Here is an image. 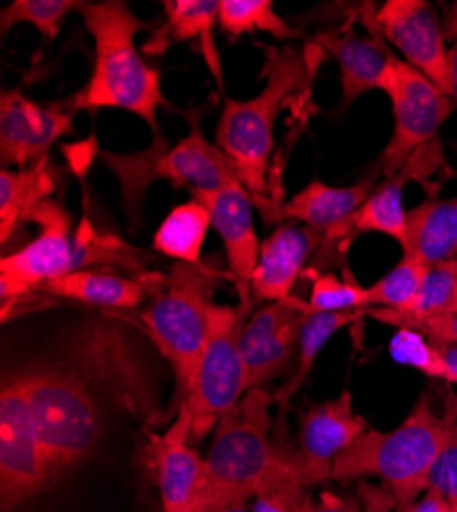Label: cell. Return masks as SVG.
I'll list each match as a JSON object with an SVG mask.
<instances>
[{
	"mask_svg": "<svg viewBox=\"0 0 457 512\" xmlns=\"http://www.w3.org/2000/svg\"><path fill=\"white\" fill-rule=\"evenodd\" d=\"M273 394L248 390L244 398L216 422L210 453V492L205 512H216L248 498L308 490L296 449L285 437H273Z\"/></svg>",
	"mask_w": 457,
	"mask_h": 512,
	"instance_id": "6da1fadb",
	"label": "cell"
},
{
	"mask_svg": "<svg viewBox=\"0 0 457 512\" xmlns=\"http://www.w3.org/2000/svg\"><path fill=\"white\" fill-rule=\"evenodd\" d=\"M457 439V412L437 414L431 394H421L410 414L392 431L367 429L332 465L335 482L378 478L394 496L396 512L429 488V476L443 451Z\"/></svg>",
	"mask_w": 457,
	"mask_h": 512,
	"instance_id": "7a4b0ae2",
	"label": "cell"
},
{
	"mask_svg": "<svg viewBox=\"0 0 457 512\" xmlns=\"http://www.w3.org/2000/svg\"><path fill=\"white\" fill-rule=\"evenodd\" d=\"M78 13L95 41V62L89 82L70 99L72 109H123L160 132L156 111L171 105L162 95V74L146 64L134 41L154 27L123 0L82 3Z\"/></svg>",
	"mask_w": 457,
	"mask_h": 512,
	"instance_id": "3957f363",
	"label": "cell"
},
{
	"mask_svg": "<svg viewBox=\"0 0 457 512\" xmlns=\"http://www.w3.org/2000/svg\"><path fill=\"white\" fill-rule=\"evenodd\" d=\"M265 50V87L251 101H224L216 127V146L234 164L240 183L265 209L269 166L275 148L279 111L310 84L314 68L296 48L261 46Z\"/></svg>",
	"mask_w": 457,
	"mask_h": 512,
	"instance_id": "277c9868",
	"label": "cell"
},
{
	"mask_svg": "<svg viewBox=\"0 0 457 512\" xmlns=\"http://www.w3.org/2000/svg\"><path fill=\"white\" fill-rule=\"evenodd\" d=\"M207 105L210 103L181 111L189 121V134L177 146H171L162 132H156L150 148L144 152L117 154L101 150L103 164L119 181L123 211L132 228H138L146 191L158 179L191 193L218 191L240 181L230 158L203 136L201 119Z\"/></svg>",
	"mask_w": 457,
	"mask_h": 512,
	"instance_id": "5b68a950",
	"label": "cell"
},
{
	"mask_svg": "<svg viewBox=\"0 0 457 512\" xmlns=\"http://www.w3.org/2000/svg\"><path fill=\"white\" fill-rule=\"evenodd\" d=\"M224 279L230 281L228 271L210 263H175L140 316L152 343L173 367L177 408L191 394L210 336L214 293Z\"/></svg>",
	"mask_w": 457,
	"mask_h": 512,
	"instance_id": "8992f818",
	"label": "cell"
},
{
	"mask_svg": "<svg viewBox=\"0 0 457 512\" xmlns=\"http://www.w3.org/2000/svg\"><path fill=\"white\" fill-rule=\"evenodd\" d=\"M15 373L58 482L97 447L103 431L99 400L89 383L66 365H27Z\"/></svg>",
	"mask_w": 457,
	"mask_h": 512,
	"instance_id": "52a82bcc",
	"label": "cell"
},
{
	"mask_svg": "<svg viewBox=\"0 0 457 512\" xmlns=\"http://www.w3.org/2000/svg\"><path fill=\"white\" fill-rule=\"evenodd\" d=\"M251 314L253 306L242 304H214L210 310V336H207L191 394L179 406L187 410L191 418V445L201 443L214 433L220 416L234 408L248 392L240 336Z\"/></svg>",
	"mask_w": 457,
	"mask_h": 512,
	"instance_id": "ba28073f",
	"label": "cell"
},
{
	"mask_svg": "<svg viewBox=\"0 0 457 512\" xmlns=\"http://www.w3.org/2000/svg\"><path fill=\"white\" fill-rule=\"evenodd\" d=\"M29 220L39 226V234L27 246L5 254L0 261L3 322L9 320L23 297L54 279L82 271L76 234H72V218L60 201L48 199L37 205Z\"/></svg>",
	"mask_w": 457,
	"mask_h": 512,
	"instance_id": "9c48e42d",
	"label": "cell"
},
{
	"mask_svg": "<svg viewBox=\"0 0 457 512\" xmlns=\"http://www.w3.org/2000/svg\"><path fill=\"white\" fill-rule=\"evenodd\" d=\"M56 484L44 443L39 439L27 394L15 371L0 392V506L15 512Z\"/></svg>",
	"mask_w": 457,
	"mask_h": 512,
	"instance_id": "30bf717a",
	"label": "cell"
},
{
	"mask_svg": "<svg viewBox=\"0 0 457 512\" xmlns=\"http://www.w3.org/2000/svg\"><path fill=\"white\" fill-rule=\"evenodd\" d=\"M380 91L388 95L394 111V132L378 160L388 179L400 173L412 154L435 142L455 105L437 84L398 56L390 58Z\"/></svg>",
	"mask_w": 457,
	"mask_h": 512,
	"instance_id": "8fae6325",
	"label": "cell"
},
{
	"mask_svg": "<svg viewBox=\"0 0 457 512\" xmlns=\"http://www.w3.org/2000/svg\"><path fill=\"white\" fill-rule=\"evenodd\" d=\"M191 418L179 408L162 435L150 437V457L160 492V512H205L210 472L189 441Z\"/></svg>",
	"mask_w": 457,
	"mask_h": 512,
	"instance_id": "7c38bea8",
	"label": "cell"
},
{
	"mask_svg": "<svg viewBox=\"0 0 457 512\" xmlns=\"http://www.w3.org/2000/svg\"><path fill=\"white\" fill-rule=\"evenodd\" d=\"M68 103L39 105L21 91L0 93V164L29 168L48 158L50 148L74 134V109Z\"/></svg>",
	"mask_w": 457,
	"mask_h": 512,
	"instance_id": "4fadbf2b",
	"label": "cell"
},
{
	"mask_svg": "<svg viewBox=\"0 0 457 512\" xmlns=\"http://www.w3.org/2000/svg\"><path fill=\"white\" fill-rule=\"evenodd\" d=\"M210 211L212 228L218 232L228 263V277L242 306H253V275L259 263V236L253 220V195L236 181L218 191L191 193Z\"/></svg>",
	"mask_w": 457,
	"mask_h": 512,
	"instance_id": "5bb4252c",
	"label": "cell"
},
{
	"mask_svg": "<svg viewBox=\"0 0 457 512\" xmlns=\"http://www.w3.org/2000/svg\"><path fill=\"white\" fill-rule=\"evenodd\" d=\"M378 25L414 70L449 95V50L435 7L427 0H388L378 9Z\"/></svg>",
	"mask_w": 457,
	"mask_h": 512,
	"instance_id": "9a60e30c",
	"label": "cell"
},
{
	"mask_svg": "<svg viewBox=\"0 0 457 512\" xmlns=\"http://www.w3.org/2000/svg\"><path fill=\"white\" fill-rule=\"evenodd\" d=\"M365 431L367 420L355 412L349 390L335 400L312 404L300 418L296 449L306 484L332 480L335 459Z\"/></svg>",
	"mask_w": 457,
	"mask_h": 512,
	"instance_id": "2e32d148",
	"label": "cell"
},
{
	"mask_svg": "<svg viewBox=\"0 0 457 512\" xmlns=\"http://www.w3.org/2000/svg\"><path fill=\"white\" fill-rule=\"evenodd\" d=\"M443 162L441 146L437 142L427 144L417 154L402 166V170L394 177L382 179L378 189L371 193V197L353 213L349 220L335 226L324 234V244H332L337 248H345L353 238L359 234L378 232L384 236L394 238L398 244L404 240L406 228V209H404V185L412 179H417L419 173L435 168L437 162Z\"/></svg>",
	"mask_w": 457,
	"mask_h": 512,
	"instance_id": "e0dca14e",
	"label": "cell"
},
{
	"mask_svg": "<svg viewBox=\"0 0 457 512\" xmlns=\"http://www.w3.org/2000/svg\"><path fill=\"white\" fill-rule=\"evenodd\" d=\"M314 44L330 54L341 68V105L347 109L367 91H380L388 62L394 56L388 50L382 29L363 37L343 29L316 33Z\"/></svg>",
	"mask_w": 457,
	"mask_h": 512,
	"instance_id": "ac0fdd59",
	"label": "cell"
},
{
	"mask_svg": "<svg viewBox=\"0 0 457 512\" xmlns=\"http://www.w3.org/2000/svg\"><path fill=\"white\" fill-rule=\"evenodd\" d=\"M322 244L324 234L308 226H279L261 242L259 263L253 275V300L271 304L292 297V289L304 275L308 259Z\"/></svg>",
	"mask_w": 457,
	"mask_h": 512,
	"instance_id": "d6986e66",
	"label": "cell"
},
{
	"mask_svg": "<svg viewBox=\"0 0 457 512\" xmlns=\"http://www.w3.org/2000/svg\"><path fill=\"white\" fill-rule=\"evenodd\" d=\"M162 283L164 275L156 271L123 277L109 269H87L54 279L39 287V293L109 310H134L150 302Z\"/></svg>",
	"mask_w": 457,
	"mask_h": 512,
	"instance_id": "ffe728a7",
	"label": "cell"
},
{
	"mask_svg": "<svg viewBox=\"0 0 457 512\" xmlns=\"http://www.w3.org/2000/svg\"><path fill=\"white\" fill-rule=\"evenodd\" d=\"M162 11L164 21L152 29L142 52L148 56H164L175 44H197L218 87L224 89L220 54L214 41L220 0H164Z\"/></svg>",
	"mask_w": 457,
	"mask_h": 512,
	"instance_id": "44dd1931",
	"label": "cell"
},
{
	"mask_svg": "<svg viewBox=\"0 0 457 512\" xmlns=\"http://www.w3.org/2000/svg\"><path fill=\"white\" fill-rule=\"evenodd\" d=\"M384 177L382 166L376 162L367 175L347 187H332L320 181L308 183L298 195L281 205L279 216L298 220L308 228L326 234L335 226L349 220L353 213L378 189Z\"/></svg>",
	"mask_w": 457,
	"mask_h": 512,
	"instance_id": "7402d4cb",
	"label": "cell"
},
{
	"mask_svg": "<svg viewBox=\"0 0 457 512\" xmlns=\"http://www.w3.org/2000/svg\"><path fill=\"white\" fill-rule=\"evenodd\" d=\"M402 250L427 265L457 256V197L429 199L406 211Z\"/></svg>",
	"mask_w": 457,
	"mask_h": 512,
	"instance_id": "603a6c76",
	"label": "cell"
},
{
	"mask_svg": "<svg viewBox=\"0 0 457 512\" xmlns=\"http://www.w3.org/2000/svg\"><path fill=\"white\" fill-rule=\"evenodd\" d=\"M60 173L50 156L21 170H0V242L7 244L31 211L52 199Z\"/></svg>",
	"mask_w": 457,
	"mask_h": 512,
	"instance_id": "cb8c5ba5",
	"label": "cell"
},
{
	"mask_svg": "<svg viewBox=\"0 0 457 512\" xmlns=\"http://www.w3.org/2000/svg\"><path fill=\"white\" fill-rule=\"evenodd\" d=\"M365 316V310L355 312H339V314H308L300 332V343H298V361L287 377L285 383L273 392L275 406L279 408V426H275V437H285V414L292 404V398L302 390L304 381L308 379L320 351L328 345V340L335 336L341 328H347L355 322H359Z\"/></svg>",
	"mask_w": 457,
	"mask_h": 512,
	"instance_id": "d4e9b609",
	"label": "cell"
},
{
	"mask_svg": "<svg viewBox=\"0 0 457 512\" xmlns=\"http://www.w3.org/2000/svg\"><path fill=\"white\" fill-rule=\"evenodd\" d=\"M457 312V256L451 261L431 265L425 283L414 302L402 310L367 308L365 316L376 322L400 328L410 320Z\"/></svg>",
	"mask_w": 457,
	"mask_h": 512,
	"instance_id": "484cf974",
	"label": "cell"
},
{
	"mask_svg": "<svg viewBox=\"0 0 457 512\" xmlns=\"http://www.w3.org/2000/svg\"><path fill=\"white\" fill-rule=\"evenodd\" d=\"M212 228L210 211H207L199 201L191 199L175 207L164 222L158 226L152 246L156 252L175 259L177 263L197 265L201 263V250L207 236V230Z\"/></svg>",
	"mask_w": 457,
	"mask_h": 512,
	"instance_id": "4316f807",
	"label": "cell"
},
{
	"mask_svg": "<svg viewBox=\"0 0 457 512\" xmlns=\"http://www.w3.org/2000/svg\"><path fill=\"white\" fill-rule=\"evenodd\" d=\"M220 29L230 37L263 31L275 39H300L304 33L275 13L271 0H220Z\"/></svg>",
	"mask_w": 457,
	"mask_h": 512,
	"instance_id": "83f0119b",
	"label": "cell"
},
{
	"mask_svg": "<svg viewBox=\"0 0 457 512\" xmlns=\"http://www.w3.org/2000/svg\"><path fill=\"white\" fill-rule=\"evenodd\" d=\"M302 326L304 322L289 326L273 336H267L255 345L240 347L246 367L248 390L265 388L275 375H279L289 363H292L294 355H298Z\"/></svg>",
	"mask_w": 457,
	"mask_h": 512,
	"instance_id": "f1b7e54d",
	"label": "cell"
},
{
	"mask_svg": "<svg viewBox=\"0 0 457 512\" xmlns=\"http://www.w3.org/2000/svg\"><path fill=\"white\" fill-rule=\"evenodd\" d=\"M80 0H15L0 11V33L7 37L19 23L33 25L41 35V48L60 35L68 13L80 9Z\"/></svg>",
	"mask_w": 457,
	"mask_h": 512,
	"instance_id": "f546056e",
	"label": "cell"
},
{
	"mask_svg": "<svg viewBox=\"0 0 457 512\" xmlns=\"http://www.w3.org/2000/svg\"><path fill=\"white\" fill-rule=\"evenodd\" d=\"M431 265L404 254L400 263L386 273L380 281L367 287L369 308H390L402 310L414 302L419 295Z\"/></svg>",
	"mask_w": 457,
	"mask_h": 512,
	"instance_id": "4dcf8cb0",
	"label": "cell"
},
{
	"mask_svg": "<svg viewBox=\"0 0 457 512\" xmlns=\"http://www.w3.org/2000/svg\"><path fill=\"white\" fill-rule=\"evenodd\" d=\"M312 293L304 302L306 314H339L367 310V287L355 279H341L332 273L310 271Z\"/></svg>",
	"mask_w": 457,
	"mask_h": 512,
	"instance_id": "1f68e13d",
	"label": "cell"
},
{
	"mask_svg": "<svg viewBox=\"0 0 457 512\" xmlns=\"http://www.w3.org/2000/svg\"><path fill=\"white\" fill-rule=\"evenodd\" d=\"M388 353L400 365L417 369L427 377L451 383V373L439 345H435L433 340L417 330L396 328V334L388 345Z\"/></svg>",
	"mask_w": 457,
	"mask_h": 512,
	"instance_id": "d6a6232c",
	"label": "cell"
},
{
	"mask_svg": "<svg viewBox=\"0 0 457 512\" xmlns=\"http://www.w3.org/2000/svg\"><path fill=\"white\" fill-rule=\"evenodd\" d=\"M400 328H410L425 334L435 345H457V312L437 314L421 320H410Z\"/></svg>",
	"mask_w": 457,
	"mask_h": 512,
	"instance_id": "836d02e7",
	"label": "cell"
},
{
	"mask_svg": "<svg viewBox=\"0 0 457 512\" xmlns=\"http://www.w3.org/2000/svg\"><path fill=\"white\" fill-rule=\"evenodd\" d=\"M429 488L439 490L449 502H457V439L443 451L429 476Z\"/></svg>",
	"mask_w": 457,
	"mask_h": 512,
	"instance_id": "e575fe53",
	"label": "cell"
},
{
	"mask_svg": "<svg viewBox=\"0 0 457 512\" xmlns=\"http://www.w3.org/2000/svg\"><path fill=\"white\" fill-rule=\"evenodd\" d=\"M298 512H363L359 496H341L330 490L320 492L318 500H314L310 494L300 504Z\"/></svg>",
	"mask_w": 457,
	"mask_h": 512,
	"instance_id": "d590c367",
	"label": "cell"
},
{
	"mask_svg": "<svg viewBox=\"0 0 457 512\" xmlns=\"http://www.w3.org/2000/svg\"><path fill=\"white\" fill-rule=\"evenodd\" d=\"M357 496L363 512H396V502L384 484H373L369 480L357 482Z\"/></svg>",
	"mask_w": 457,
	"mask_h": 512,
	"instance_id": "8d00e7d4",
	"label": "cell"
},
{
	"mask_svg": "<svg viewBox=\"0 0 457 512\" xmlns=\"http://www.w3.org/2000/svg\"><path fill=\"white\" fill-rule=\"evenodd\" d=\"M408 512H455L449 498H445L439 490L427 488L419 500L410 506Z\"/></svg>",
	"mask_w": 457,
	"mask_h": 512,
	"instance_id": "74e56055",
	"label": "cell"
},
{
	"mask_svg": "<svg viewBox=\"0 0 457 512\" xmlns=\"http://www.w3.org/2000/svg\"><path fill=\"white\" fill-rule=\"evenodd\" d=\"M441 27L445 41H457V0L455 3L443 5V17H441Z\"/></svg>",
	"mask_w": 457,
	"mask_h": 512,
	"instance_id": "f35d334b",
	"label": "cell"
},
{
	"mask_svg": "<svg viewBox=\"0 0 457 512\" xmlns=\"http://www.w3.org/2000/svg\"><path fill=\"white\" fill-rule=\"evenodd\" d=\"M449 84H451L449 97H451L453 105L457 107V41L449 50Z\"/></svg>",
	"mask_w": 457,
	"mask_h": 512,
	"instance_id": "ab89813d",
	"label": "cell"
},
{
	"mask_svg": "<svg viewBox=\"0 0 457 512\" xmlns=\"http://www.w3.org/2000/svg\"><path fill=\"white\" fill-rule=\"evenodd\" d=\"M439 349H441L443 359L449 367L451 383H455V386H457V345H439Z\"/></svg>",
	"mask_w": 457,
	"mask_h": 512,
	"instance_id": "60d3db41",
	"label": "cell"
},
{
	"mask_svg": "<svg viewBox=\"0 0 457 512\" xmlns=\"http://www.w3.org/2000/svg\"><path fill=\"white\" fill-rule=\"evenodd\" d=\"M216 512H253V510H248L244 504H230V506H224Z\"/></svg>",
	"mask_w": 457,
	"mask_h": 512,
	"instance_id": "b9f144b4",
	"label": "cell"
},
{
	"mask_svg": "<svg viewBox=\"0 0 457 512\" xmlns=\"http://www.w3.org/2000/svg\"><path fill=\"white\" fill-rule=\"evenodd\" d=\"M451 504H453V510L457 512V502H451Z\"/></svg>",
	"mask_w": 457,
	"mask_h": 512,
	"instance_id": "7bdbcfd3",
	"label": "cell"
},
{
	"mask_svg": "<svg viewBox=\"0 0 457 512\" xmlns=\"http://www.w3.org/2000/svg\"><path fill=\"white\" fill-rule=\"evenodd\" d=\"M453 150H455V154H457V144H453Z\"/></svg>",
	"mask_w": 457,
	"mask_h": 512,
	"instance_id": "ee69618b",
	"label": "cell"
}]
</instances>
